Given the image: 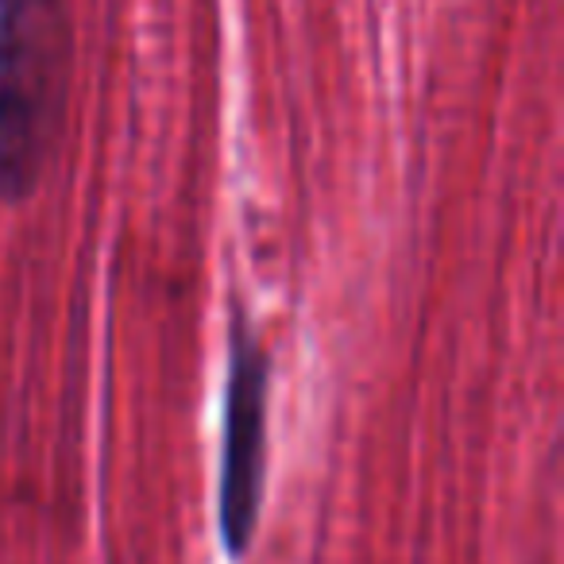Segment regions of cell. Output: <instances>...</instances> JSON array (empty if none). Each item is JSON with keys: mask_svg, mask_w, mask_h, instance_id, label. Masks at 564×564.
<instances>
[{"mask_svg": "<svg viewBox=\"0 0 564 564\" xmlns=\"http://www.w3.org/2000/svg\"><path fill=\"white\" fill-rule=\"evenodd\" d=\"M267 414H271V356L236 302L228 322L225 368V441H220L217 525L220 545L243 561L259 533L267 495Z\"/></svg>", "mask_w": 564, "mask_h": 564, "instance_id": "2", "label": "cell"}, {"mask_svg": "<svg viewBox=\"0 0 564 564\" xmlns=\"http://www.w3.org/2000/svg\"><path fill=\"white\" fill-rule=\"evenodd\" d=\"M66 0H0V205L32 197L70 101Z\"/></svg>", "mask_w": 564, "mask_h": 564, "instance_id": "1", "label": "cell"}]
</instances>
